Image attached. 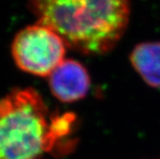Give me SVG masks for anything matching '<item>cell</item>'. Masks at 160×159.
Masks as SVG:
<instances>
[{
  "label": "cell",
  "mask_w": 160,
  "mask_h": 159,
  "mask_svg": "<svg viewBox=\"0 0 160 159\" xmlns=\"http://www.w3.org/2000/svg\"><path fill=\"white\" fill-rule=\"evenodd\" d=\"M75 122L70 113L53 115L39 94L14 90L0 100V159H43L63 152Z\"/></svg>",
  "instance_id": "1"
},
{
  "label": "cell",
  "mask_w": 160,
  "mask_h": 159,
  "mask_svg": "<svg viewBox=\"0 0 160 159\" xmlns=\"http://www.w3.org/2000/svg\"><path fill=\"white\" fill-rule=\"evenodd\" d=\"M38 23L86 54L107 53L124 34L128 0H30Z\"/></svg>",
  "instance_id": "2"
},
{
  "label": "cell",
  "mask_w": 160,
  "mask_h": 159,
  "mask_svg": "<svg viewBox=\"0 0 160 159\" xmlns=\"http://www.w3.org/2000/svg\"><path fill=\"white\" fill-rule=\"evenodd\" d=\"M65 44L51 28L38 23L23 29L16 36L12 52L21 70L44 77L64 61Z\"/></svg>",
  "instance_id": "3"
},
{
  "label": "cell",
  "mask_w": 160,
  "mask_h": 159,
  "mask_svg": "<svg viewBox=\"0 0 160 159\" xmlns=\"http://www.w3.org/2000/svg\"><path fill=\"white\" fill-rule=\"evenodd\" d=\"M49 84L56 98L71 103L85 97L90 87V77L82 63L66 60L49 75Z\"/></svg>",
  "instance_id": "4"
},
{
  "label": "cell",
  "mask_w": 160,
  "mask_h": 159,
  "mask_svg": "<svg viewBox=\"0 0 160 159\" xmlns=\"http://www.w3.org/2000/svg\"><path fill=\"white\" fill-rule=\"evenodd\" d=\"M129 60L145 82L152 87H160V41L136 45L130 53Z\"/></svg>",
  "instance_id": "5"
},
{
  "label": "cell",
  "mask_w": 160,
  "mask_h": 159,
  "mask_svg": "<svg viewBox=\"0 0 160 159\" xmlns=\"http://www.w3.org/2000/svg\"><path fill=\"white\" fill-rule=\"evenodd\" d=\"M156 159H160V158H156Z\"/></svg>",
  "instance_id": "6"
}]
</instances>
